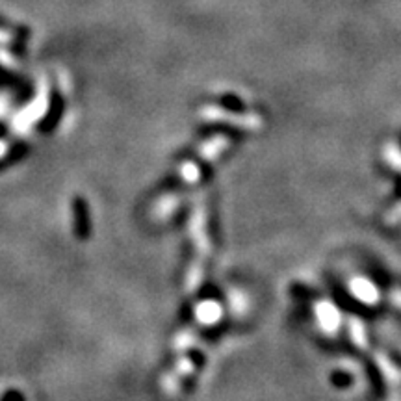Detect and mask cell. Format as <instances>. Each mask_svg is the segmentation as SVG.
<instances>
[{
  "label": "cell",
  "instance_id": "7",
  "mask_svg": "<svg viewBox=\"0 0 401 401\" xmlns=\"http://www.w3.org/2000/svg\"><path fill=\"white\" fill-rule=\"evenodd\" d=\"M350 290L351 294L355 295L357 299L362 301L366 305H375L379 301V292L368 279H353L350 282Z\"/></svg>",
  "mask_w": 401,
  "mask_h": 401
},
{
  "label": "cell",
  "instance_id": "5",
  "mask_svg": "<svg viewBox=\"0 0 401 401\" xmlns=\"http://www.w3.org/2000/svg\"><path fill=\"white\" fill-rule=\"evenodd\" d=\"M316 318H318L323 331L329 332V335H335L342 323V316L337 307L331 303H325V301L316 305Z\"/></svg>",
  "mask_w": 401,
  "mask_h": 401
},
{
  "label": "cell",
  "instance_id": "13",
  "mask_svg": "<svg viewBox=\"0 0 401 401\" xmlns=\"http://www.w3.org/2000/svg\"><path fill=\"white\" fill-rule=\"evenodd\" d=\"M194 344H195V332L192 331V329H186V331H182V332H179V335H177L175 350L179 351L180 355H182V353H186V351L194 346Z\"/></svg>",
  "mask_w": 401,
  "mask_h": 401
},
{
  "label": "cell",
  "instance_id": "14",
  "mask_svg": "<svg viewBox=\"0 0 401 401\" xmlns=\"http://www.w3.org/2000/svg\"><path fill=\"white\" fill-rule=\"evenodd\" d=\"M180 175H182V179H184L188 184H197L199 179H201V169H199V166L194 164V162H184V164L180 166Z\"/></svg>",
  "mask_w": 401,
  "mask_h": 401
},
{
  "label": "cell",
  "instance_id": "9",
  "mask_svg": "<svg viewBox=\"0 0 401 401\" xmlns=\"http://www.w3.org/2000/svg\"><path fill=\"white\" fill-rule=\"evenodd\" d=\"M195 316L203 325H212L222 318V307L216 301H203V303L197 305Z\"/></svg>",
  "mask_w": 401,
  "mask_h": 401
},
{
  "label": "cell",
  "instance_id": "3",
  "mask_svg": "<svg viewBox=\"0 0 401 401\" xmlns=\"http://www.w3.org/2000/svg\"><path fill=\"white\" fill-rule=\"evenodd\" d=\"M194 370H195L194 360L182 353V355L179 357V360L175 362V366H173V368L162 377V390H164L166 394H169V396H175V394L180 390L182 381H184L188 375L194 374Z\"/></svg>",
  "mask_w": 401,
  "mask_h": 401
},
{
  "label": "cell",
  "instance_id": "16",
  "mask_svg": "<svg viewBox=\"0 0 401 401\" xmlns=\"http://www.w3.org/2000/svg\"><path fill=\"white\" fill-rule=\"evenodd\" d=\"M4 154H6V145L0 142V157H4Z\"/></svg>",
  "mask_w": 401,
  "mask_h": 401
},
{
  "label": "cell",
  "instance_id": "10",
  "mask_svg": "<svg viewBox=\"0 0 401 401\" xmlns=\"http://www.w3.org/2000/svg\"><path fill=\"white\" fill-rule=\"evenodd\" d=\"M375 365L379 366L381 374L385 375V379H387L388 383L392 385V387H397V383H400V370H397V366L390 360V357L377 351V353H375Z\"/></svg>",
  "mask_w": 401,
  "mask_h": 401
},
{
  "label": "cell",
  "instance_id": "12",
  "mask_svg": "<svg viewBox=\"0 0 401 401\" xmlns=\"http://www.w3.org/2000/svg\"><path fill=\"white\" fill-rule=\"evenodd\" d=\"M180 204V199L175 197V195H166V197H162L160 201L157 203V217L164 219V217H169L171 214L175 212L177 207Z\"/></svg>",
  "mask_w": 401,
  "mask_h": 401
},
{
  "label": "cell",
  "instance_id": "4",
  "mask_svg": "<svg viewBox=\"0 0 401 401\" xmlns=\"http://www.w3.org/2000/svg\"><path fill=\"white\" fill-rule=\"evenodd\" d=\"M46 108H49V93H46V88H41V91L37 93L36 101H34L26 110L21 112L19 119L15 121L17 129L26 130L28 127H32L39 117L45 116Z\"/></svg>",
  "mask_w": 401,
  "mask_h": 401
},
{
  "label": "cell",
  "instance_id": "11",
  "mask_svg": "<svg viewBox=\"0 0 401 401\" xmlns=\"http://www.w3.org/2000/svg\"><path fill=\"white\" fill-rule=\"evenodd\" d=\"M350 335L353 344H355L359 350H368V332H366L362 320L350 318Z\"/></svg>",
  "mask_w": 401,
  "mask_h": 401
},
{
  "label": "cell",
  "instance_id": "6",
  "mask_svg": "<svg viewBox=\"0 0 401 401\" xmlns=\"http://www.w3.org/2000/svg\"><path fill=\"white\" fill-rule=\"evenodd\" d=\"M231 145V139L219 134V136H214V138L207 139L204 143H201L199 147V157L203 158L204 162H214L222 157L223 152L227 151V147Z\"/></svg>",
  "mask_w": 401,
  "mask_h": 401
},
{
  "label": "cell",
  "instance_id": "2",
  "mask_svg": "<svg viewBox=\"0 0 401 401\" xmlns=\"http://www.w3.org/2000/svg\"><path fill=\"white\" fill-rule=\"evenodd\" d=\"M188 232L199 259H208L212 254V242H210V234L207 231V210L203 204H195L192 208L188 219Z\"/></svg>",
  "mask_w": 401,
  "mask_h": 401
},
{
  "label": "cell",
  "instance_id": "1",
  "mask_svg": "<svg viewBox=\"0 0 401 401\" xmlns=\"http://www.w3.org/2000/svg\"><path fill=\"white\" fill-rule=\"evenodd\" d=\"M199 117L210 123H225V125L238 127L244 130L262 129V117L259 114H238V112L225 110V108L207 104L199 110Z\"/></svg>",
  "mask_w": 401,
  "mask_h": 401
},
{
  "label": "cell",
  "instance_id": "8",
  "mask_svg": "<svg viewBox=\"0 0 401 401\" xmlns=\"http://www.w3.org/2000/svg\"><path fill=\"white\" fill-rule=\"evenodd\" d=\"M204 279V262L203 259H195L192 260L188 267V273H186V292L188 294H194L199 290V286L203 284Z\"/></svg>",
  "mask_w": 401,
  "mask_h": 401
},
{
  "label": "cell",
  "instance_id": "15",
  "mask_svg": "<svg viewBox=\"0 0 401 401\" xmlns=\"http://www.w3.org/2000/svg\"><path fill=\"white\" fill-rule=\"evenodd\" d=\"M385 158H387V164H390L394 171H400V164H401V158H400V149H397L396 143H390L385 147Z\"/></svg>",
  "mask_w": 401,
  "mask_h": 401
}]
</instances>
